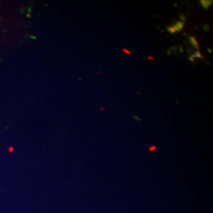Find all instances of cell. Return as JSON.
<instances>
[{"label":"cell","instance_id":"obj_9","mask_svg":"<svg viewBox=\"0 0 213 213\" xmlns=\"http://www.w3.org/2000/svg\"><path fill=\"white\" fill-rule=\"evenodd\" d=\"M204 27H205V28H206V29H204L206 30V31H208V26L207 25H204Z\"/></svg>","mask_w":213,"mask_h":213},{"label":"cell","instance_id":"obj_3","mask_svg":"<svg viewBox=\"0 0 213 213\" xmlns=\"http://www.w3.org/2000/svg\"><path fill=\"white\" fill-rule=\"evenodd\" d=\"M189 41H190V44L192 45V46L195 47L196 49L199 50V43L197 42V40L196 39V38L194 37V36H190L189 37Z\"/></svg>","mask_w":213,"mask_h":213},{"label":"cell","instance_id":"obj_8","mask_svg":"<svg viewBox=\"0 0 213 213\" xmlns=\"http://www.w3.org/2000/svg\"><path fill=\"white\" fill-rule=\"evenodd\" d=\"M194 55H192V56H191V57H190V61H194Z\"/></svg>","mask_w":213,"mask_h":213},{"label":"cell","instance_id":"obj_6","mask_svg":"<svg viewBox=\"0 0 213 213\" xmlns=\"http://www.w3.org/2000/svg\"><path fill=\"white\" fill-rule=\"evenodd\" d=\"M122 51H124L125 53H126L127 55H130V54H131V53H130V51L129 50H126V48H123V49H122Z\"/></svg>","mask_w":213,"mask_h":213},{"label":"cell","instance_id":"obj_7","mask_svg":"<svg viewBox=\"0 0 213 213\" xmlns=\"http://www.w3.org/2000/svg\"><path fill=\"white\" fill-rule=\"evenodd\" d=\"M180 18H181V19H182V20H183V21H185V20H186V17H183V15H181V16H180Z\"/></svg>","mask_w":213,"mask_h":213},{"label":"cell","instance_id":"obj_2","mask_svg":"<svg viewBox=\"0 0 213 213\" xmlns=\"http://www.w3.org/2000/svg\"><path fill=\"white\" fill-rule=\"evenodd\" d=\"M212 1L211 0H200V5L202 6L204 10H208V8H209L211 6H212Z\"/></svg>","mask_w":213,"mask_h":213},{"label":"cell","instance_id":"obj_10","mask_svg":"<svg viewBox=\"0 0 213 213\" xmlns=\"http://www.w3.org/2000/svg\"><path fill=\"white\" fill-rule=\"evenodd\" d=\"M148 59H151V60H152V59H153V58H151V57H148Z\"/></svg>","mask_w":213,"mask_h":213},{"label":"cell","instance_id":"obj_1","mask_svg":"<svg viewBox=\"0 0 213 213\" xmlns=\"http://www.w3.org/2000/svg\"><path fill=\"white\" fill-rule=\"evenodd\" d=\"M184 25H185V22L182 21H181L176 22L172 27H173V29L175 31V33H177V32H180V31L183 29Z\"/></svg>","mask_w":213,"mask_h":213},{"label":"cell","instance_id":"obj_5","mask_svg":"<svg viewBox=\"0 0 213 213\" xmlns=\"http://www.w3.org/2000/svg\"><path fill=\"white\" fill-rule=\"evenodd\" d=\"M167 31H168V32H169L170 33H172V34L175 33V31H174V29H173V27H172V26L167 27Z\"/></svg>","mask_w":213,"mask_h":213},{"label":"cell","instance_id":"obj_4","mask_svg":"<svg viewBox=\"0 0 213 213\" xmlns=\"http://www.w3.org/2000/svg\"><path fill=\"white\" fill-rule=\"evenodd\" d=\"M194 57H197V58H199V59H204L203 55H202L199 51H196V52L194 53Z\"/></svg>","mask_w":213,"mask_h":213}]
</instances>
